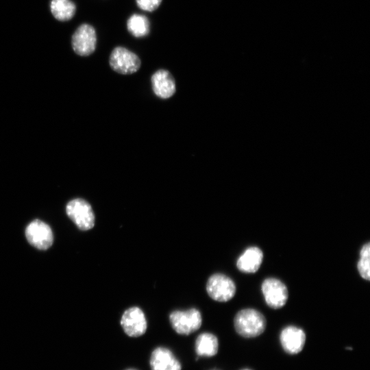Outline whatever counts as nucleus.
<instances>
[{"mask_svg": "<svg viewBox=\"0 0 370 370\" xmlns=\"http://www.w3.org/2000/svg\"><path fill=\"white\" fill-rule=\"evenodd\" d=\"M128 32L136 38L146 36L150 31V23L148 18L143 14H134L127 21Z\"/></svg>", "mask_w": 370, "mask_h": 370, "instance_id": "16", "label": "nucleus"}, {"mask_svg": "<svg viewBox=\"0 0 370 370\" xmlns=\"http://www.w3.org/2000/svg\"><path fill=\"white\" fill-rule=\"evenodd\" d=\"M262 292L267 304L271 308L283 307L288 299V289L280 280L269 278L262 284Z\"/></svg>", "mask_w": 370, "mask_h": 370, "instance_id": "7", "label": "nucleus"}, {"mask_svg": "<svg viewBox=\"0 0 370 370\" xmlns=\"http://www.w3.org/2000/svg\"><path fill=\"white\" fill-rule=\"evenodd\" d=\"M243 370H251V369H243Z\"/></svg>", "mask_w": 370, "mask_h": 370, "instance_id": "19", "label": "nucleus"}, {"mask_svg": "<svg viewBox=\"0 0 370 370\" xmlns=\"http://www.w3.org/2000/svg\"><path fill=\"white\" fill-rule=\"evenodd\" d=\"M262 259V250L257 247H250L238 257L236 266L242 272L253 273L258 270Z\"/></svg>", "mask_w": 370, "mask_h": 370, "instance_id": "13", "label": "nucleus"}, {"mask_svg": "<svg viewBox=\"0 0 370 370\" xmlns=\"http://www.w3.org/2000/svg\"><path fill=\"white\" fill-rule=\"evenodd\" d=\"M236 285L228 276L215 273L212 275L206 283V291L214 300L225 302L230 300L236 293Z\"/></svg>", "mask_w": 370, "mask_h": 370, "instance_id": "5", "label": "nucleus"}, {"mask_svg": "<svg viewBox=\"0 0 370 370\" xmlns=\"http://www.w3.org/2000/svg\"><path fill=\"white\" fill-rule=\"evenodd\" d=\"M68 217L81 230H88L95 225V214L90 204L77 198L70 201L66 206Z\"/></svg>", "mask_w": 370, "mask_h": 370, "instance_id": "3", "label": "nucleus"}, {"mask_svg": "<svg viewBox=\"0 0 370 370\" xmlns=\"http://www.w3.org/2000/svg\"><path fill=\"white\" fill-rule=\"evenodd\" d=\"M120 323L125 333L130 337L143 335L147 328L145 315L137 306L127 308L123 313Z\"/></svg>", "mask_w": 370, "mask_h": 370, "instance_id": "8", "label": "nucleus"}, {"mask_svg": "<svg viewBox=\"0 0 370 370\" xmlns=\"http://www.w3.org/2000/svg\"><path fill=\"white\" fill-rule=\"evenodd\" d=\"M370 245L365 244L360 249V260L357 264V269L360 276L366 280H370Z\"/></svg>", "mask_w": 370, "mask_h": 370, "instance_id": "17", "label": "nucleus"}, {"mask_svg": "<svg viewBox=\"0 0 370 370\" xmlns=\"http://www.w3.org/2000/svg\"><path fill=\"white\" fill-rule=\"evenodd\" d=\"M169 321L173 329L179 334L189 335L201 325V312L196 308L186 310H174L169 314Z\"/></svg>", "mask_w": 370, "mask_h": 370, "instance_id": "2", "label": "nucleus"}, {"mask_svg": "<svg viewBox=\"0 0 370 370\" xmlns=\"http://www.w3.org/2000/svg\"><path fill=\"white\" fill-rule=\"evenodd\" d=\"M162 0H136L138 7L147 12L156 10L162 3Z\"/></svg>", "mask_w": 370, "mask_h": 370, "instance_id": "18", "label": "nucleus"}, {"mask_svg": "<svg viewBox=\"0 0 370 370\" xmlns=\"http://www.w3.org/2000/svg\"><path fill=\"white\" fill-rule=\"evenodd\" d=\"M149 365L151 370H182V365L173 352L163 347L153 349Z\"/></svg>", "mask_w": 370, "mask_h": 370, "instance_id": "11", "label": "nucleus"}, {"mask_svg": "<svg viewBox=\"0 0 370 370\" xmlns=\"http://www.w3.org/2000/svg\"><path fill=\"white\" fill-rule=\"evenodd\" d=\"M128 370H134V369H128Z\"/></svg>", "mask_w": 370, "mask_h": 370, "instance_id": "20", "label": "nucleus"}, {"mask_svg": "<svg viewBox=\"0 0 370 370\" xmlns=\"http://www.w3.org/2000/svg\"><path fill=\"white\" fill-rule=\"evenodd\" d=\"M25 236L32 245L41 250L49 248L53 241L51 227L47 223L38 219L33 221L27 225Z\"/></svg>", "mask_w": 370, "mask_h": 370, "instance_id": "9", "label": "nucleus"}, {"mask_svg": "<svg viewBox=\"0 0 370 370\" xmlns=\"http://www.w3.org/2000/svg\"><path fill=\"white\" fill-rule=\"evenodd\" d=\"M50 9L53 16L58 21L70 20L75 13V5L70 0H51Z\"/></svg>", "mask_w": 370, "mask_h": 370, "instance_id": "15", "label": "nucleus"}, {"mask_svg": "<svg viewBox=\"0 0 370 370\" xmlns=\"http://www.w3.org/2000/svg\"><path fill=\"white\" fill-rule=\"evenodd\" d=\"M234 325L238 334L245 338H253L264 331L266 319L259 311L253 308H246L236 313Z\"/></svg>", "mask_w": 370, "mask_h": 370, "instance_id": "1", "label": "nucleus"}, {"mask_svg": "<svg viewBox=\"0 0 370 370\" xmlns=\"http://www.w3.org/2000/svg\"><path fill=\"white\" fill-rule=\"evenodd\" d=\"M280 341L286 352L290 354H296L300 352L304 347L306 334L302 329L290 325L282 330Z\"/></svg>", "mask_w": 370, "mask_h": 370, "instance_id": "10", "label": "nucleus"}, {"mask_svg": "<svg viewBox=\"0 0 370 370\" xmlns=\"http://www.w3.org/2000/svg\"><path fill=\"white\" fill-rule=\"evenodd\" d=\"M109 63L114 71L123 75L136 73L140 67L138 56L123 47H116L112 51Z\"/></svg>", "mask_w": 370, "mask_h": 370, "instance_id": "4", "label": "nucleus"}, {"mask_svg": "<svg viewBox=\"0 0 370 370\" xmlns=\"http://www.w3.org/2000/svg\"><path fill=\"white\" fill-rule=\"evenodd\" d=\"M96 43L95 29L89 24L81 25L72 36V47L77 55L82 56L92 53L95 50Z\"/></svg>", "mask_w": 370, "mask_h": 370, "instance_id": "6", "label": "nucleus"}, {"mask_svg": "<svg viewBox=\"0 0 370 370\" xmlns=\"http://www.w3.org/2000/svg\"><path fill=\"white\" fill-rule=\"evenodd\" d=\"M154 94L162 99L172 97L175 92V82L171 74L166 70L156 71L151 78Z\"/></svg>", "mask_w": 370, "mask_h": 370, "instance_id": "12", "label": "nucleus"}, {"mask_svg": "<svg viewBox=\"0 0 370 370\" xmlns=\"http://www.w3.org/2000/svg\"><path fill=\"white\" fill-rule=\"evenodd\" d=\"M218 348V339L213 334L204 332L196 338L195 352L199 357L214 356L217 354Z\"/></svg>", "mask_w": 370, "mask_h": 370, "instance_id": "14", "label": "nucleus"}]
</instances>
